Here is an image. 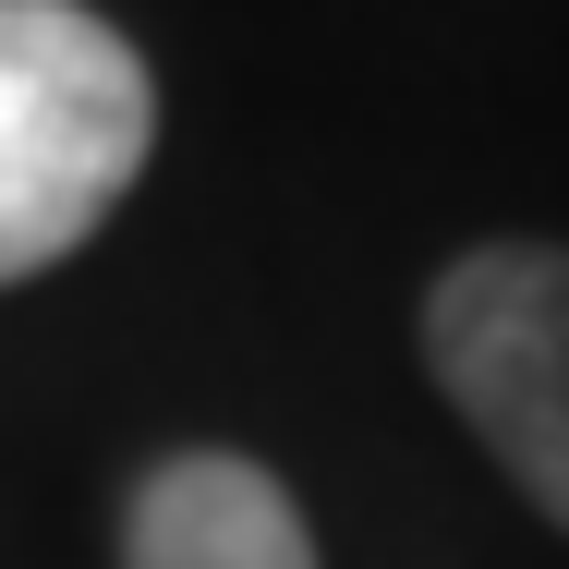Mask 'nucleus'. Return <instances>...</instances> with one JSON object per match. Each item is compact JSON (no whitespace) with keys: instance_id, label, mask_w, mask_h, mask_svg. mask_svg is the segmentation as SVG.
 <instances>
[{"instance_id":"nucleus-3","label":"nucleus","mask_w":569,"mask_h":569,"mask_svg":"<svg viewBox=\"0 0 569 569\" xmlns=\"http://www.w3.org/2000/svg\"><path fill=\"white\" fill-rule=\"evenodd\" d=\"M121 569H316V533L267 460L170 449L121 497Z\"/></svg>"},{"instance_id":"nucleus-2","label":"nucleus","mask_w":569,"mask_h":569,"mask_svg":"<svg viewBox=\"0 0 569 569\" xmlns=\"http://www.w3.org/2000/svg\"><path fill=\"white\" fill-rule=\"evenodd\" d=\"M425 363L485 460L569 533V242H472L425 291Z\"/></svg>"},{"instance_id":"nucleus-1","label":"nucleus","mask_w":569,"mask_h":569,"mask_svg":"<svg viewBox=\"0 0 569 569\" xmlns=\"http://www.w3.org/2000/svg\"><path fill=\"white\" fill-rule=\"evenodd\" d=\"M158 146V86L110 12L0 0V291L61 267L133 194Z\"/></svg>"}]
</instances>
